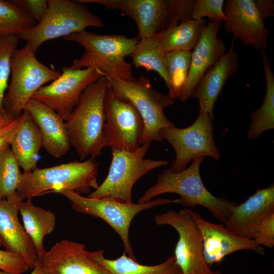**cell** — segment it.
I'll return each mask as SVG.
<instances>
[{
  "label": "cell",
  "instance_id": "28",
  "mask_svg": "<svg viewBox=\"0 0 274 274\" xmlns=\"http://www.w3.org/2000/svg\"><path fill=\"white\" fill-rule=\"evenodd\" d=\"M164 55L157 40L152 37L139 40L133 52L129 56L132 59L131 64L135 68L143 67L147 71L156 72L168 88L169 82L164 64Z\"/></svg>",
  "mask_w": 274,
  "mask_h": 274
},
{
  "label": "cell",
  "instance_id": "34",
  "mask_svg": "<svg viewBox=\"0 0 274 274\" xmlns=\"http://www.w3.org/2000/svg\"><path fill=\"white\" fill-rule=\"evenodd\" d=\"M29 269L19 254L0 249V270L10 274H23Z\"/></svg>",
  "mask_w": 274,
  "mask_h": 274
},
{
  "label": "cell",
  "instance_id": "2",
  "mask_svg": "<svg viewBox=\"0 0 274 274\" xmlns=\"http://www.w3.org/2000/svg\"><path fill=\"white\" fill-rule=\"evenodd\" d=\"M205 157L193 160L192 164L181 172L170 167L158 175L155 184L148 189L138 202H145L160 194L174 193L179 195V203L188 207H204L221 223L225 224L237 203L213 195L205 187L200 174V166Z\"/></svg>",
  "mask_w": 274,
  "mask_h": 274
},
{
  "label": "cell",
  "instance_id": "37",
  "mask_svg": "<svg viewBox=\"0 0 274 274\" xmlns=\"http://www.w3.org/2000/svg\"><path fill=\"white\" fill-rule=\"evenodd\" d=\"M23 119V112L9 124L0 127V149L8 146L19 128Z\"/></svg>",
  "mask_w": 274,
  "mask_h": 274
},
{
  "label": "cell",
  "instance_id": "22",
  "mask_svg": "<svg viewBox=\"0 0 274 274\" xmlns=\"http://www.w3.org/2000/svg\"><path fill=\"white\" fill-rule=\"evenodd\" d=\"M24 110L38 125L46 151L57 158L65 154L71 145L65 121L52 109L33 99L28 101Z\"/></svg>",
  "mask_w": 274,
  "mask_h": 274
},
{
  "label": "cell",
  "instance_id": "9",
  "mask_svg": "<svg viewBox=\"0 0 274 274\" xmlns=\"http://www.w3.org/2000/svg\"><path fill=\"white\" fill-rule=\"evenodd\" d=\"M150 145V143L141 145L133 151L111 148L112 158L108 175L88 197L112 198L123 202H132V189L137 180L151 170L169 163L165 160L145 158Z\"/></svg>",
  "mask_w": 274,
  "mask_h": 274
},
{
  "label": "cell",
  "instance_id": "17",
  "mask_svg": "<svg viewBox=\"0 0 274 274\" xmlns=\"http://www.w3.org/2000/svg\"><path fill=\"white\" fill-rule=\"evenodd\" d=\"M189 212L201 233L204 258L210 266L220 263L226 256L239 250H252L264 255V248L253 239L241 237L224 224L211 223L192 210Z\"/></svg>",
  "mask_w": 274,
  "mask_h": 274
},
{
  "label": "cell",
  "instance_id": "15",
  "mask_svg": "<svg viewBox=\"0 0 274 274\" xmlns=\"http://www.w3.org/2000/svg\"><path fill=\"white\" fill-rule=\"evenodd\" d=\"M225 2V30L245 45L257 50H264L268 44L269 31L258 13L254 0Z\"/></svg>",
  "mask_w": 274,
  "mask_h": 274
},
{
  "label": "cell",
  "instance_id": "11",
  "mask_svg": "<svg viewBox=\"0 0 274 274\" xmlns=\"http://www.w3.org/2000/svg\"><path fill=\"white\" fill-rule=\"evenodd\" d=\"M213 119L209 114L200 110L191 125L185 128L175 126L161 130L163 139L168 141L176 153V158L169 167L173 171L184 170L191 160L197 157L220 158V153L214 140Z\"/></svg>",
  "mask_w": 274,
  "mask_h": 274
},
{
  "label": "cell",
  "instance_id": "27",
  "mask_svg": "<svg viewBox=\"0 0 274 274\" xmlns=\"http://www.w3.org/2000/svg\"><path fill=\"white\" fill-rule=\"evenodd\" d=\"M260 52L266 81V92L262 105L250 116L251 123L248 136L251 139H256L264 131L274 128V75L265 50Z\"/></svg>",
  "mask_w": 274,
  "mask_h": 274
},
{
  "label": "cell",
  "instance_id": "19",
  "mask_svg": "<svg viewBox=\"0 0 274 274\" xmlns=\"http://www.w3.org/2000/svg\"><path fill=\"white\" fill-rule=\"evenodd\" d=\"M21 200L17 192L0 199V240L6 250L21 255L32 269L38 257L30 238L19 220Z\"/></svg>",
  "mask_w": 274,
  "mask_h": 274
},
{
  "label": "cell",
  "instance_id": "23",
  "mask_svg": "<svg viewBox=\"0 0 274 274\" xmlns=\"http://www.w3.org/2000/svg\"><path fill=\"white\" fill-rule=\"evenodd\" d=\"M23 114L22 122L9 145L23 173H27L38 168L42 140L39 128L32 117L25 110Z\"/></svg>",
  "mask_w": 274,
  "mask_h": 274
},
{
  "label": "cell",
  "instance_id": "32",
  "mask_svg": "<svg viewBox=\"0 0 274 274\" xmlns=\"http://www.w3.org/2000/svg\"><path fill=\"white\" fill-rule=\"evenodd\" d=\"M19 37L11 35L0 37V111H5L3 100L11 73V60L18 44Z\"/></svg>",
  "mask_w": 274,
  "mask_h": 274
},
{
  "label": "cell",
  "instance_id": "14",
  "mask_svg": "<svg viewBox=\"0 0 274 274\" xmlns=\"http://www.w3.org/2000/svg\"><path fill=\"white\" fill-rule=\"evenodd\" d=\"M104 108L106 146L135 151L140 146L139 140L144 130V121L139 112L131 103L118 98L108 84Z\"/></svg>",
  "mask_w": 274,
  "mask_h": 274
},
{
  "label": "cell",
  "instance_id": "10",
  "mask_svg": "<svg viewBox=\"0 0 274 274\" xmlns=\"http://www.w3.org/2000/svg\"><path fill=\"white\" fill-rule=\"evenodd\" d=\"M60 194L71 202L77 212L99 218L107 223L119 235L128 257L136 260L129 241V228L132 220L140 212L158 206L178 203L179 200L158 198L145 202H123L112 198H92L71 191Z\"/></svg>",
  "mask_w": 274,
  "mask_h": 274
},
{
  "label": "cell",
  "instance_id": "20",
  "mask_svg": "<svg viewBox=\"0 0 274 274\" xmlns=\"http://www.w3.org/2000/svg\"><path fill=\"white\" fill-rule=\"evenodd\" d=\"M274 214V185L258 189L252 195L232 209L224 224L238 236L252 239L259 224Z\"/></svg>",
  "mask_w": 274,
  "mask_h": 274
},
{
  "label": "cell",
  "instance_id": "4",
  "mask_svg": "<svg viewBox=\"0 0 274 274\" xmlns=\"http://www.w3.org/2000/svg\"><path fill=\"white\" fill-rule=\"evenodd\" d=\"M98 166L95 160L88 158L23 173L17 192L22 200L63 191L87 194L99 186Z\"/></svg>",
  "mask_w": 274,
  "mask_h": 274
},
{
  "label": "cell",
  "instance_id": "30",
  "mask_svg": "<svg viewBox=\"0 0 274 274\" xmlns=\"http://www.w3.org/2000/svg\"><path fill=\"white\" fill-rule=\"evenodd\" d=\"M37 23L10 0H0V37L19 36Z\"/></svg>",
  "mask_w": 274,
  "mask_h": 274
},
{
  "label": "cell",
  "instance_id": "29",
  "mask_svg": "<svg viewBox=\"0 0 274 274\" xmlns=\"http://www.w3.org/2000/svg\"><path fill=\"white\" fill-rule=\"evenodd\" d=\"M191 59V51L174 50L164 54L163 61L169 79L168 94L178 98L188 74Z\"/></svg>",
  "mask_w": 274,
  "mask_h": 274
},
{
  "label": "cell",
  "instance_id": "5",
  "mask_svg": "<svg viewBox=\"0 0 274 274\" xmlns=\"http://www.w3.org/2000/svg\"><path fill=\"white\" fill-rule=\"evenodd\" d=\"M105 76L112 93L121 100L131 103L141 115L144 130L139 140L140 145L162 141L161 130L175 126L164 113V109L173 105L175 99L157 90L150 80L143 75L130 81Z\"/></svg>",
  "mask_w": 274,
  "mask_h": 274
},
{
  "label": "cell",
  "instance_id": "31",
  "mask_svg": "<svg viewBox=\"0 0 274 274\" xmlns=\"http://www.w3.org/2000/svg\"><path fill=\"white\" fill-rule=\"evenodd\" d=\"M10 146L0 149V199L17 192L22 174Z\"/></svg>",
  "mask_w": 274,
  "mask_h": 274
},
{
  "label": "cell",
  "instance_id": "40",
  "mask_svg": "<svg viewBox=\"0 0 274 274\" xmlns=\"http://www.w3.org/2000/svg\"><path fill=\"white\" fill-rule=\"evenodd\" d=\"M29 274H43V268L39 260Z\"/></svg>",
  "mask_w": 274,
  "mask_h": 274
},
{
  "label": "cell",
  "instance_id": "41",
  "mask_svg": "<svg viewBox=\"0 0 274 274\" xmlns=\"http://www.w3.org/2000/svg\"><path fill=\"white\" fill-rule=\"evenodd\" d=\"M213 274H221V272L220 270H217L216 271H214Z\"/></svg>",
  "mask_w": 274,
  "mask_h": 274
},
{
  "label": "cell",
  "instance_id": "21",
  "mask_svg": "<svg viewBox=\"0 0 274 274\" xmlns=\"http://www.w3.org/2000/svg\"><path fill=\"white\" fill-rule=\"evenodd\" d=\"M233 38L226 53L211 66L197 83L191 95L197 99L200 110L213 117L214 106L227 81L237 71V52Z\"/></svg>",
  "mask_w": 274,
  "mask_h": 274
},
{
  "label": "cell",
  "instance_id": "1",
  "mask_svg": "<svg viewBox=\"0 0 274 274\" xmlns=\"http://www.w3.org/2000/svg\"><path fill=\"white\" fill-rule=\"evenodd\" d=\"M108 80L102 76L89 85L65 124L71 145L81 161L95 160L106 147L104 104Z\"/></svg>",
  "mask_w": 274,
  "mask_h": 274
},
{
  "label": "cell",
  "instance_id": "6",
  "mask_svg": "<svg viewBox=\"0 0 274 274\" xmlns=\"http://www.w3.org/2000/svg\"><path fill=\"white\" fill-rule=\"evenodd\" d=\"M195 0H78L119 10L131 17L138 29L139 40L150 38L190 19Z\"/></svg>",
  "mask_w": 274,
  "mask_h": 274
},
{
  "label": "cell",
  "instance_id": "35",
  "mask_svg": "<svg viewBox=\"0 0 274 274\" xmlns=\"http://www.w3.org/2000/svg\"><path fill=\"white\" fill-rule=\"evenodd\" d=\"M10 1L37 23L43 18L48 7V1L46 0Z\"/></svg>",
  "mask_w": 274,
  "mask_h": 274
},
{
  "label": "cell",
  "instance_id": "18",
  "mask_svg": "<svg viewBox=\"0 0 274 274\" xmlns=\"http://www.w3.org/2000/svg\"><path fill=\"white\" fill-rule=\"evenodd\" d=\"M221 25V22L209 21L191 51L187 77L178 97L182 101L185 102L191 97L193 90L207 71L226 53L224 42L217 37Z\"/></svg>",
  "mask_w": 274,
  "mask_h": 274
},
{
  "label": "cell",
  "instance_id": "7",
  "mask_svg": "<svg viewBox=\"0 0 274 274\" xmlns=\"http://www.w3.org/2000/svg\"><path fill=\"white\" fill-rule=\"evenodd\" d=\"M101 18L78 1L49 0L47 12L39 22L18 37L36 53L45 42L63 38L89 27H103Z\"/></svg>",
  "mask_w": 274,
  "mask_h": 274
},
{
  "label": "cell",
  "instance_id": "12",
  "mask_svg": "<svg viewBox=\"0 0 274 274\" xmlns=\"http://www.w3.org/2000/svg\"><path fill=\"white\" fill-rule=\"evenodd\" d=\"M154 220L157 225H169L178 233L174 256L183 274L213 273L204 259L201 233L189 210H170L157 215Z\"/></svg>",
  "mask_w": 274,
  "mask_h": 274
},
{
  "label": "cell",
  "instance_id": "42",
  "mask_svg": "<svg viewBox=\"0 0 274 274\" xmlns=\"http://www.w3.org/2000/svg\"><path fill=\"white\" fill-rule=\"evenodd\" d=\"M0 274H10V273H7V272H4V271H2L0 270Z\"/></svg>",
  "mask_w": 274,
  "mask_h": 274
},
{
  "label": "cell",
  "instance_id": "25",
  "mask_svg": "<svg viewBox=\"0 0 274 274\" xmlns=\"http://www.w3.org/2000/svg\"><path fill=\"white\" fill-rule=\"evenodd\" d=\"M89 253L111 274H183L174 255L160 264L145 265L129 258L124 252L120 257L115 259L106 258L104 255V252L101 250L89 251Z\"/></svg>",
  "mask_w": 274,
  "mask_h": 274
},
{
  "label": "cell",
  "instance_id": "33",
  "mask_svg": "<svg viewBox=\"0 0 274 274\" xmlns=\"http://www.w3.org/2000/svg\"><path fill=\"white\" fill-rule=\"evenodd\" d=\"M224 0H195L190 19L199 20L208 17L212 22H221L225 19Z\"/></svg>",
  "mask_w": 274,
  "mask_h": 274
},
{
  "label": "cell",
  "instance_id": "43",
  "mask_svg": "<svg viewBox=\"0 0 274 274\" xmlns=\"http://www.w3.org/2000/svg\"><path fill=\"white\" fill-rule=\"evenodd\" d=\"M2 242L0 240V247L2 246Z\"/></svg>",
  "mask_w": 274,
  "mask_h": 274
},
{
  "label": "cell",
  "instance_id": "16",
  "mask_svg": "<svg viewBox=\"0 0 274 274\" xmlns=\"http://www.w3.org/2000/svg\"><path fill=\"white\" fill-rule=\"evenodd\" d=\"M43 274H111L81 243L62 239L38 258Z\"/></svg>",
  "mask_w": 274,
  "mask_h": 274
},
{
  "label": "cell",
  "instance_id": "8",
  "mask_svg": "<svg viewBox=\"0 0 274 274\" xmlns=\"http://www.w3.org/2000/svg\"><path fill=\"white\" fill-rule=\"evenodd\" d=\"M25 44L16 49L11 60V79L5 93L3 107L13 118L24 110L34 94L44 85L57 79L61 72L41 62Z\"/></svg>",
  "mask_w": 274,
  "mask_h": 274
},
{
  "label": "cell",
  "instance_id": "3",
  "mask_svg": "<svg viewBox=\"0 0 274 274\" xmlns=\"http://www.w3.org/2000/svg\"><path fill=\"white\" fill-rule=\"evenodd\" d=\"M75 42L84 49L79 58L74 60L73 69L93 67L105 75L114 76L121 80H135L131 63L125 60L134 51L139 40L136 37L127 38L122 35H100L86 30L63 38Z\"/></svg>",
  "mask_w": 274,
  "mask_h": 274
},
{
  "label": "cell",
  "instance_id": "26",
  "mask_svg": "<svg viewBox=\"0 0 274 274\" xmlns=\"http://www.w3.org/2000/svg\"><path fill=\"white\" fill-rule=\"evenodd\" d=\"M207 24L204 19H190L153 37L164 54L174 50L191 51L199 41Z\"/></svg>",
  "mask_w": 274,
  "mask_h": 274
},
{
  "label": "cell",
  "instance_id": "36",
  "mask_svg": "<svg viewBox=\"0 0 274 274\" xmlns=\"http://www.w3.org/2000/svg\"><path fill=\"white\" fill-rule=\"evenodd\" d=\"M252 239L258 246L272 248L274 246V214L261 222L257 226Z\"/></svg>",
  "mask_w": 274,
  "mask_h": 274
},
{
  "label": "cell",
  "instance_id": "39",
  "mask_svg": "<svg viewBox=\"0 0 274 274\" xmlns=\"http://www.w3.org/2000/svg\"><path fill=\"white\" fill-rule=\"evenodd\" d=\"M13 119L14 118L8 114L5 111H0V127L9 124Z\"/></svg>",
  "mask_w": 274,
  "mask_h": 274
},
{
  "label": "cell",
  "instance_id": "38",
  "mask_svg": "<svg viewBox=\"0 0 274 274\" xmlns=\"http://www.w3.org/2000/svg\"><path fill=\"white\" fill-rule=\"evenodd\" d=\"M259 15L264 21L265 18L274 15V1L273 0H254Z\"/></svg>",
  "mask_w": 274,
  "mask_h": 274
},
{
  "label": "cell",
  "instance_id": "24",
  "mask_svg": "<svg viewBox=\"0 0 274 274\" xmlns=\"http://www.w3.org/2000/svg\"><path fill=\"white\" fill-rule=\"evenodd\" d=\"M19 211L22 217L24 228L34 246L38 258L46 251L44 237L54 230L56 222L54 213L50 210L35 206L32 199L21 200Z\"/></svg>",
  "mask_w": 274,
  "mask_h": 274
},
{
  "label": "cell",
  "instance_id": "13",
  "mask_svg": "<svg viewBox=\"0 0 274 274\" xmlns=\"http://www.w3.org/2000/svg\"><path fill=\"white\" fill-rule=\"evenodd\" d=\"M61 72L57 79L41 87L31 99L51 108L65 121L86 88L105 74L93 67L73 69L64 66Z\"/></svg>",
  "mask_w": 274,
  "mask_h": 274
}]
</instances>
